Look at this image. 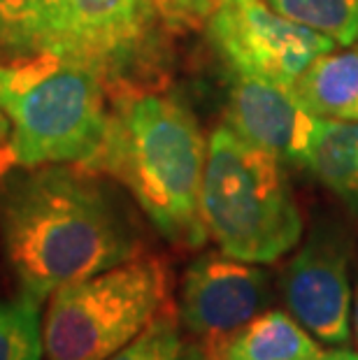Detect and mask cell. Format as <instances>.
Here are the masks:
<instances>
[{"instance_id": "obj_1", "label": "cell", "mask_w": 358, "mask_h": 360, "mask_svg": "<svg viewBox=\"0 0 358 360\" xmlns=\"http://www.w3.org/2000/svg\"><path fill=\"white\" fill-rule=\"evenodd\" d=\"M0 244L19 295L37 304L147 254L133 214L101 174L63 163L0 177Z\"/></svg>"}, {"instance_id": "obj_2", "label": "cell", "mask_w": 358, "mask_h": 360, "mask_svg": "<svg viewBox=\"0 0 358 360\" xmlns=\"http://www.w3.org/2000/svg\"><path fill=\"white\" fill-rule=\"evenodd\" d=\"M207 142L193 112L156 82L126 84L110 94L103 147L84 170L128 188L149 224L177 249L210 240L200 191Z\"/></svg>"}, {"instance_id": "obj_3", "label": "cell", "mask_w": 358, "mask_h": 360, "mask_svg": "<svg viewBox=\"0 0 358 360\" xmlns=\"http://www.w3.org/2000/svg\"><path fill=\"white\" fill-rule=\"evenodd\" d=\"M0 110L17 165H89L110 121V89L87 63L51 51L0 58Z\"/></svg>"}, {"instance_id": "obj_4", "label": "cell", "mask_w": 358, "mask_h": 360, "mask_svg": "<svg viewBox=\"0 0 358 360\" xmlns=\"http://www.w3.org/2000/svg\"><path fill=\"white\" fill-rule=\"evenodd\" d=\"M200 210L219 251L247 263H275L302 237V214L279 158L231 126L210 135Z\"/></svg>"}, {"instance_id": "obj_5", "label": "cell", "mask_w": 358, "mask_h": 360, "mask_svg": "<svg viewBox=\"0 0 358 360\" xmlns=\"http://www.w3.org/2000/svg\"><path fill=\"white\" fill-rule=\"evenodd\" d=\"M170 304L165 260L142 254L60 286L42 316L47 360H108Z\"/></svg>"}, {"instance_id": "obj_6", "label": "cell", "mask_w": 358, "mask_h": 360, "mask_svg": "<svg viewBox=\"0 0 358 360\" xmlns=\"http://www.w3.org/2000/svg\"><path fill=\"white\" fill-rule=\"evenodd\" d=\"M163 24L156 0H47L42 51L91 65L112 94L154 82Z\"/></svg>"}, {"instance_id": "obj_7", "label": "cell", "mask_w": 358, "mask_h": 360, "mask_svg": "<svg viewBox=\"0 0 358 360\" xmlns=\"http://www.w3.org/2000/svg\"><path fill=\"white\" fill-rule=\"evenodd\" d=\"M205 28L233 75L288 89L317 56L338 49L331 37L281 17L265 0H217Z\"/></svg>"}, {"instance_id": "obj_8", "label": "cell", "mask_w": 358, "mask_h": 360, "mask_svg": "<svg viewBox=\"0 0 358 360\" xmlns=\"http://www.w3.org/2000/svg\"><path fill=\"white\" fill-rule=\"evenodd\" d=\"M272 297L268 270L224 251H210L186 267L174 309L203 358L212 360L235 333L270 307Z\"/></svg>"}, {"instance_id": "obj_9", "label": "cell", "mask_w": 358, "mask_h": 360, "mask_svg": "<svg viewBox=\"0 0 358 360\" xmlns=\"http://www.w3.org/2000/svg\"><path fill=\"white\" fill-rule=\"evenodd\" d=\"M279 290L288 314L321 344L342 347L352 337V286L345 244L314 233L286 263Z\"/></svg>"}, {"instance_id": "obj_10", "label": "cell", "mask_w": 358, "mask_h": 360, "mask_svg": "<svg viewBox=\"0 0 358 360\" xmlns=\"http://www.w3.org/2000/svg\"><path fill=\"white\" fill-rule=\"evenodd\" d=\"M319 117L307 112L288 86L233 75L228 126L254 147L279 160L305 165L319 130Z\"/></svg>"}, {"instance_id": "obj_11", "label": "cell", "mask_w": 358, "mask_h": 360, "mask_svg": "<svg viewBox=\"0 0 358 360\" xmlns=\"http://www.w3.org/2000/svg\"><path fill=\"white\" fill-rule=\"evenodd\" d=\"M291 91L319 119L358 121V42L317 56Z\"/></svg>"}, {"instance_id": "obj_12", "label": "cell", "mask_w": 358, "mask_h": 360, "mask_svg": "<svg viewBox=\"0 0 358 360\" xmlns=\"http://www.w3.org/2000/svg\"><path fill=\"white\" fill-rule=\"evenodd\" d=\"M321 342L288 311L265 309L235 333L212 360H319Z\"/></svg>"}, {"instance_id": "obj_13", "label": "cell", "mask_w": 358, "mask_h": 360, "mask_svg": "<svg viewBox=\"0 0 358 360\" xmlns=\"http://www.w3.org/2000/svg\"><path fill=\"white\" fill-rule=\"evenodd\" d=\"M305 167L358 219V121H319Z\"/></svg>"}, {"instance_id": "obj_14", "label": "cell", "mask_w": 358, "mask_h": 360, "mask_svg": "<svg viewBox=\"0 0 358 360\" xmlns=\"http://www.w3.org/2000/svg\"><path fill=\"white\" fill-rule=\"evenodd\" d=\"M281 17L317 30L338 44L358 42V0H265Z\"/></svg>"}, {"instance_id": "obj_15", "label": "cell", "mask_w": 358, "mask_h": 360, "mask_svg": "<svg viewBox=\"0 0 358 360\" xmlns=\"http://www.w3.org/2000/svg\"><path fill=\"white\" fill-rule=\"evenodd\" d=\"M108 360H205L203 351L191 342L179 323L177 309L172 302L144 328V330L128 342L124 349L110 356Z\"/></svg>"}, {"instance_id": "obj_16", "label": "cell", "mask_w": 358, "mask_h": 360, "mask_svg": "<svg viewBox=\"0 0 358 360\" xmlns=\"http://www.w3.org/2000/svg\"><path fill=\"white\" fill-rule=\"evenodd\" d=\"M40 304L26 295L0 300V360H42Z\"/></svg>"}, {"instance_id": "obj_17", "label": "cell", "mask_w": 358, "mask_h": 360, "mask_svg": "<svg viewBox=\"0 0 358 360\" xmlns=\"http://www.w3.org/2000/svg\"><path fill=\"white\" fill-rule=\"evenodd\" d=\"M47 0H0V51L5 56L42 51Z\"/></svg>"}, {"instance_id": "obj_18", "label": "cell", "mask_w": 358, "mask_h": 360, "mask_svg": "<svg viewBox=\"0 0 358 360\" xmlns=\"http://www.w3.org/2000/svg\"><path fill=\"white\" fill-rule=\"evenodd\" d=\"M156 5L165 26L191 28L205 24L207 19V7L203 0H156Z\"/></svg>"}, {"instance_id": "obj_19", "label": "cell", "mask_w": 358, "mask_h": 360, "mask_svg": "<svg viewBox=\"0 0 358 360\" xmlns=\"http://www.w3.org/2000/svg\"><path fill=\"white\" fill-rule=\"evenodd\" d=\"M14 165H17V160H14L12 151V128L5 112L0 110V177H5Z\"/></svg>"}, {"instance_id": "obj_20", "label": "cell", "mask_w": 358, "mask_h": 360, "mask_svg": "<svg viewBox=\"0 0 358 360\" xmlns=\"http://www.w3.org/2000/svg\"><path fill=\"white\" fill-rule=\"evenodd\" d=\"M319 360H358V351L345 349V347H333L328 351H324V356Z\"/></svg>"}, {"instance_id": "obj_21", "label": "cell", "mask_w": 358, "mask_h": 360, "mask_svg": "<svg viewBox=\"0 0 358 360\" xmlns=\"http://www.w3.org/2000/svg\"><path fill=\"white\" fill-rule=\"evenodd\" d=\"M352 330H354V337H356V342H358V293H356L354 309H352Z\"/></svg>"}, {"instance_id": "obj_22", "label": "cell", "mask_w": 358, "mask_h": 360, "mask_svg": "<svg viewBox=\"0 0 358 360\" xmlns=\"http://www.w3.org/2000/svg\"><path fill=\"white\" fill-rule=\"evenodd\" d=\"M203 3H205V7H207V14H210V10H212V5H215V3H217V0H203Z\"/></svg>"}]
</instances>
